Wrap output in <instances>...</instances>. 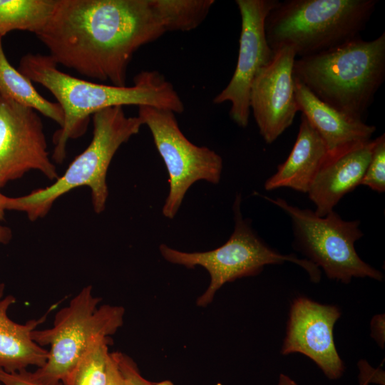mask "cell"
I'll list each match as a JSON object with an SVG mask.
<instances>
[{
	"mask_svg": "<svg viewBox=\"0 0 385 385\" xmlns=\"http://www.w3.org/2000/svg\"><path fill=\"white\" fill-rule=\"evenodd\" d=\"M166 32L156 0H57L36 36L57 65L126 86L134 53Z\"/></svg>",
	"mask_w": 385,
	"mask_h": 385,
	"instance_id": "obj_1",
	"label": "cell"
},
{
	"mask_svg": "<svg viewBox=\"0 0 385 385\" xmlns=\"http://www.w3.org/2000/svg\"><path fill=\"white\" fill-rule=\"evenodd\" d=\"M57 66L49 55L29 53L21 58L19 71L49 91L63 111V123L53 140V158L58 163L66 157L68 140L82 135L89 117L101 110L147 106L178 114L184 111L178 92L159 71H141L135 76L133 86H117L76 78L61 71Z\"/></svg>",
	"mask_w": 385,
	"mask_h": 385,
	"instance_id": "obj_2",
	"label": "cell"
},
{
	"mask_svg": "<svg viewBox=\"0 0 385 385\" xmlns=\"http://www.w3.org/2000/svg\"><path fill=\"white\" fill-rule=\"evenodd\" d=\"M293 76L325 103L363 120L385 78V33L371 41L359 36L327 51L297 58Z\"/></svg>",
	"mask_w": 385,
	"mask_h": 385,
	"instance_id": "obj_3",
	"label": "cell"
},
{
	"mask_svg": "<svg viewBox=\"0 0 385 385\" xmlns=\"http://www.w3.org/2000/svg\"><path fill=\"white\" fill-rule=\"evenodd\" d=\"M376 0H286L266 17L270 47H292L298 58L314 55L359 37Z\"/></svg>",
	"mask_w": 385,
	"mask_h": 385,
	"instance_id": "obj_4",
	"label": "cell"
},
{
	"mask_svg": "<svg viewBox=\"0 0 385 385\" xmlns=\"http://www.w3.org/2000/svg\"><path fill=\"white\" fill-rule=\"evenodd\" d=\"M93 138L88 147L71 163L64 174L44 188L17 197H6L5 210L26 213L34 221L48 213L53 202L74 188H91L93 210L101 213L108 197L106 175L122 144L136 135L143 124L138 116H127L123 107L101 110L93 115Z\"/></svg>",
	"mask_w": 385,
	"mask_h": 385,
	"instance_id": "obj_5",
	"label": "cell"
},
{
	"mask_svg": "<svg viewBox=\"0 0 385 385\" xmlns=\"http://www.w3.org/2000/svg\"><path fill=\"white\" fill-rule=\"evenodd\" d=\"M240 205L241 196L238 194L232 207L234 230L222 246L210 251L195 252L180 251L165 244L159 246L162 257L168 262L189 269L200 266L208 272L210 284L196 300V304L200 307H206L211 304L217 292L225 283L255 276L267 265L282 264L287 261L293 262L302 267L312 282L320 280L319 268L307 259L280 254L263 242L252 228L250 222L243 218Z\"/></svg>",
	"mask_w": 385,
	"mask_h": 385,
	"instance_id": "obj_6",
	"label": "cell"
},
{
	"mask_svg": "<svg viewBox=\"0 0 385 385\" xmlns=\"http://www.w3.org/2000/svg\"><path fill=\"white\" fill-rule=\"evenodd\" d=\"M101 301L86 286L56 314L52 327L32 332L35 342L50 346L45 364L31 372L34 379L43 385L63 384L95 337H110L123 326L124 307L98 306Z\"/></svg>",
	"mask_w": 385,
	"mask_h": 385,
	"instance_id": "obj_7",
	"label": "cell"
},
{
	"mask_svg": "<svg viewBox=\"0 0 385 385\" xmlns=\"http://www.w3.org/2000/svg\"><path fill=\"white\" fill-rule=\"evenodd\" d=\"M260 196L287 214L297 250L321 267L329 279L344 284L353 277L383 279L382 273L363 261L356 251L355 242L363 236L360 221L344 220L334 210L320 217L282 198Z\"/></svg>",
	"mask_w": 385,
	"mask_h": 385,
	"instance_id": "obj_8",
	"label": "cell"
},
{
	"mask_svg": "<svg viewBox=\"0 0 385 385\" xmlns=\"http://www.w3.org/2000/svg\"><path fill=\"white\" fill-rule=\"evenodd\" d=\"M175 113L151 106L138 107V116L146 125L169 175V192L163 215L173 219L188 189L195 182L217 184L223 168L222 157L205 146L191 143L179 128Z\"/></svg>",
	"mask_w": 385,
	"mask_h": 385,
	"instance_id": "obj_9",
	"label": "cell"
},
{
	"mask_svg": "<svg viewBox=\"0 0 385 385\" xmlns=\"http://www.w3.org/2000/svg\"><path fill=\"white\" fill-rule=\"evenodd\" d=\"M277 0H237L241 16L238 58L227 86L213 99L215 104L230 103V116L239 126L248 125L250 95L260 71L272 61L274 51L265 34V19Z\"/></svg>",
	"mask_w": 385,
	"mask_h": 385,
	"instance_id": "obj_10",
	"label": "cell"
},
{
	"mask_svg": "<svg viewBox=\"0 0 385 385\" xmlns=\"http://www.w3.org/2000/svg\"><path fill=\"white\" fill-rule=\"evenodd\" d=\"M31 170L51 180L59 177L36 111L0 96V188Z\"/></svg>",
	"mask_w": 385,
	"mask_h": 385,
	"instance_id": "obj_11",
	"label": "cell"
},
{
	"mask_svg": "<svg viewBox=\"0 0 385 385\" xmlns=\"http://www.w3.org/2000/svg\"><path fill=\"white\" fill-rule=\"evenodd\" d=\"M341 316L339 309L306 297L294 298L290 306L281 354H302L311 359L329 379L344 371L334 341L333 329Z\"/></svg>",
	"mask_w": 385,
	"mask_h": 385,
	"instance_id": "obj_12",
	"label": "cell"
},
{
	"mask_svg": "<svg viewBox=\"0 0 385 385\" xmlns=\"http://www.w3.org/2000/svg\"><path fill=\"white\" fill-rule=\"evenodd\" d=\"M274 51L272 61L255 78L250 95V111L267 143L275 141L298 112L293 76L296 53L288 46Z\"/></svg>",
	"mask_w": 385,
	"mask_h": 385,
	"instance_id": "obj_13",
	"label": "cell"
},
{
	"mask_svg": "<svg viewBox=\"0 0 385 385\" xmlns=\"http://www.w3.org/2000/svg\"><path fill=\"white\" fill-rule=\"evenodd\" d=\"M374 140L328 155L307 192L320 217L332 210L348 192L360 185L369 164Z\"/></svg>",
	"mask_w": 385,
	"mask_h": 385,
	"instance_id": "obj_14",
	"label": "cell"
},
{
	"mask_svg": "<svg viewBox=\"0 0 385 385\" xmlns=\"http://www.w3.org/2000/svg\"><path fill=\"white\" fill-rule=\"evenodd\" d=\"M298 111L319 133L329 155L371 140L376 127L353 119L325 103L294 78Z\"/></svg>",
	"mask_w": 385,
	"mask_h": 385,
	"instance_id": "obj_15",
	"label": "cell"
},
{
	"mask_svg": "<svg viewBox=\"0 0 385 385\" xmlns=\"http://www.w3.org/2000/svg\"><path fill=\"white\" fill-rule=\"evenodd\" d=\"M328 155L324 140L302 115L292 150L276 173L265 181V190L289 188L307 193Z\"/></svg>",
	"mask_w": 385,
	"mask_h": 385,
	"instance_id": "obj_16",
	"label": "cell"
},
{
	"mask_svg": "<svg viewBox=\"0 0 385 385\" xmlns=\"http://www.w3.org/2000/svg\"><path fill=\"white\" fill-rule=\"evenodd\" d=\"M4 284H0V369L7 372L26 369L29 366L41 367L47 360L48 351L35 342L31 333L42 324L51 312L25 324L12 321L8 316L9 307L16 302L11 294L4 296Z\"/></svg>",
	"mask_w": 385,
	"mask_h": 385,
	"instance_id": "obj_17",
	"label": "cell"
},
{
	"mask_svg": "<svg viewBox=\"0 0 385 385\" xmlns=\"http://www.w3.org/2000/svg\"><path fill=\"white\" fill-rule=\"evenodd\" d=\"M0 96L31 107L57 123L60 127L64 116L60 105L43 98L32 82L15 69L7 60L0 36Z\"/></svg>",
	"mask_w": 385,
	"mask_h": 385,
	"instance_id": "obj_18",
	"label": "cell"
},
{
	"mask_svg": "<svg viewBox=\"0 0 385 385\" xmlns=\"http://www.w3.org/2000/svg\"><path fill=\"white\" fill-rule=\"evenodd\" d=\"M57 0H0V36L13 30L36 34L46 24Z\"/></svg>",
	"mask_w": 385,
	"mask_h": 385,
	"instance_id": "obj_19",
	"label": "cell"
},
{
	"mask_svg": "<svg viewBox=\"0 0 385 385\" xmlns=\"http://www.w3.org/2000/svg\"><path fill=\"white\" fill-rule=\"evenodd\" d=\"M110 337H96L67 376L63 385H106Z\"/></svg>",
	"mask_w": 385,
	"mask_h": 385,
	"instance_id": "obj_20",
	"label": "cell"
},
{
	"mask_svg": "<svg viewBox=\"0 0 385 385\" xmlns=\"http://www.w3.org/2000/svg\"><path fill=\"white\" fill-rule=\"evenodd\" d=\"M214 0H156L168 31H190L207 17Z\"/></svg>",
	"mask_w": 385,
	"mask_h": 385,
	"instance_id": "obj_21",
	"label": "cell"
},
{
	"mask_svg": "<svg viewBox=\"0 0 385 385\" xmlns=\"http://www.w3.org/2000/svg\"><path fill=\"white\" fill-rule=\"evenodd\" d=\"M360 185L378 192L385 191V135L374 139L371 158Z\"/></svg>",
	"mask_w": 385,
	"mask_h": 385,
	"instance_id": "obj_22",
	"label": "cell"
},
{
	"mask_svg": "<svg viewBox=\"0 0 385 385\" xmlns=\"http://www.w3.org/2000/svg\"><path fill=\"white\" fill-rule=\"evenodd\" d=\"M113 354L125 385H174L170 381H150L141 375L138 365L131 357L120 351L113 352Z\"/></svg>",
	"mask_w": 385,
	"mask_h": 385,
	"instance_id": "obj_23",
	"label": "cell"
},
{
	"mask_svg": "<svg viewBox=\"0 0 385 385\" xmlns=\"http://www.w3.org/2000/svg\"><path fill=\"white\" fill-rule=\"evenodd\" d=\"M0 384L1 385H43L34 379L31 372L28 371L26 369L13 372H7L0 369Z\"/></svg>",
	"mask_w": 385,
	"mask_h": 385,
	"instance_id": "obj_24",
	"label": "cell"
},
{
	"mask_svg": "<svg viewBox=\"0 0 385 385\" xmlns=\"http://www.w3.org/2000/svg\"><path fill=\"white\" fill-rule=\"evenodd\" d=\"M371 337L375 339L377 344L384 347V314L375 315L371 321Z\"/></svg>",
	"mask_w": 385,
	"mask_h": 385,
	"instance_id": "obj_25",
	"label": "cell"
},
{
	"mask_svg": "<svg viewBox=\"0 0 385 385\" xmlns=\"http://www.w3.org/2000/svg\"><path fill=\"white\" fill-rule=\"evenodd\" d=\"M106 385H125L113 352H110L108 358Z\"/></svg>",
	"mask_w": 385,
	"mask_h": 385,
	"instance_id": "obj_26",
	"label": "cell"
},
{
	"mask_svg": "<svg viewBox=\"0 0 385 385\" xmlns=\"http://www.w3.org/2000/svg\"><path fill=\"white\" fill-rule=\"evenodd\" d=\"M12 237L9 227L0 225V243L7 244Z\"/></svg>",
	"mask_w": 385,
	"mask_h": 385,
	"instance_id": "obj_27",
	"label": "cell"
},
{
	"mask_svg": "<svg viewBox=\"0 0 385 385\" xmlns=\"http://www.w3.org/2000/svg\"><path fill=\"white\" fill-rule=\"evenodd\" d=\"M277 385H298L294 380L288 376L281 374L279 377Z\"/></svg>",
	"mask_w": 385,
	"mask_h": 385,
	"instance_id": "obj_28",
	"label": "cell"
},
{
	"mask_svg": "<svg viewBox=\"0 0 385 385\" xmlns=\"http://www.w3.org/2000/svg\"><path fill=\"white\" fill-rule=\"evenodd\" d=\"M6 197V196L0 193V220H4V213H5L4 212L6 210L4 202H5Z\"/></svg>",
	"mask_w": 385,
	"mask_h": 385,
	"instance_id": "obj_29",
	"label": "cell"
},
{
	"mask_svg": "<svg viewBox=\"0 0 385 385\" xmlns=\"http://www.w3.org/2000/svg\"><path fill=\"white\" fill-rule=\"evenodd\" d=\"M359 385H368L367 384L359 383Z\"/></svg>",
	"mask_w": 385,
	"mask_h": 385,
	"instance_id": "obj_30",
	"label": "cell"
},
{
	"mask_svg": "<svg viewBox=\"0 0 385 385\" xmlns=\"http://www.w3.org/2000/svg\"><path fill=\"white\" fill-rule=\"evenodd\" d=\"M0 385H1V384H0Z\"/></svg>",
	"mask_w": 385,
	"mask_h": 385,
	"instance_id": "obj_31",
	"label": "cell"
}]
</instances>
